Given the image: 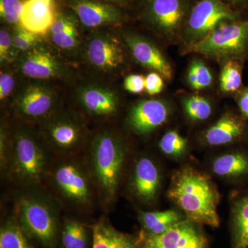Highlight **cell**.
<instances>
[{"instance_id":"6da1fadb","label":"cell","mask_w":248,"mask_h":248,"mask_svg":"<svg viewBox=\"0 0 248 248\" xmlns=\"http://www.w3.org/2000/svg\"><path fill=\"white\" fill-rule=\"evenodd\" d=\"M168 197L182 209L187 219L198 225L219 226V194L203 173L188 166L179 170L173 175Z\"/></svg>"},{"instance_id":"7a4b0ae2","label":"cell","mask_w":248,"mask_h":248,"mask_svg":"<svg viewBox=\"0 0 248 248\" xmlns=\"http://www.w3.org/2000/svg\"><path fill=\"white\" fill-rule=\"evenodd\" d=\"M125 146L115 134H97L90 143L87 167L101 197L108 203L115 199L125 160Z\"/></svg>"},{"instance_id":"3957f363","label":"cell","mask_w":248,"mask_h":248,"mask_svg":"<svg viewBox=\"0 0 248 248\" xmlns=\"http://www.w3.org/2000/svg\"><path fill=\"white\" fill-rule=\"evenodd\" d=\"M15 217L31 241L44 248H57L61 226L53 202L39 192L19 195L15 205Z\"/></svg>"},{"instance_id":"277c9868","label":"cell","mask_w":248,"mask_h":248,"mask_svg":"<svg viewBox=\"0 0 248 248\" xmlns=\"http://www.w3.org/2000/svg\"><path fill=\"white\" fill-rule=\"evenodd\" d=\"M45 143L40 135L28 128H18L11 139L6 170L20 185L34 187L45 179L48 171Z\"/></svg>"},{"instance_id":"5b68a950","label":"cell","mask_w":248,"mask_h":248,"mask_svg":"<svg viewBox=\"0 0 248 248\" xmlns=\"http://www.w3.org/2000/svg\"><path fill=\"white\" fill-rule=\"evenodd\" d=\"M185 49L214 60H242L248 54V19L223 23Z\"/></svg>"},{"instance_id":"8992f818","label":"cell","mask_w":248,"mask_h":248,"mask_svg":"<svg viewBox=\"0 0 248 248\" xmlns=\"http://www.w3.org/2000/svg\"><path fill=\"white\" fill-rule=\"evenodd\" d=\"M50 180L64 202L80 209L91 206L94 183L88 167L79 161L69 159L59 161L50 170Z\"/></svg>"},{"instance_id":"52a82bcc","label":"cell","mask_w":248,"mask_h":248,"mask_svg":"<svg viewBox=\"0 0 248 248\" xmlns=\"http://www.w3.org/2000/svg\"><path fill=\"white\" fill-rule=\"evenodd\" d=\"M239 19V11L223 0H200L192 6L184 24L186 44L198 42L223 23Z\"/></svg>"},{"instance_id":"ba28073f","label":"cell","mask_w":248,"mask_h":248,"mask_svg":"<svg viewBox=\"0 0 248 248\" xmlns=\"http://www.w3.org/2000/svg\"><path fill=\"white\" fill-rule=\"evenodd\" d=\"M41 138L59 155L76 153L84 143L86 128L81 119L71 113L55 114L44 122Z\"/></svg>"},{"instance_id":"9c48e42d","label":"cell","mask_w":248,"mask_h":248,"mask_svg":"<svg viewBox=\"0 0 248 248\" xmlns=\"http://www.w3.org/2000/svg\"><path fill=\"white\" fill-rule=\"evenodd\" d=\"M191 9L190 0H139V16L166 36L184 27Z\"/></svg>"},{"instance_id":"30bf717a","label":"cell","mask_w":248,"mask_h":248,"mask_svg":"<svg viewBox=\"0 0 248 248\" xmlns=\"http://www.w3.org/2000/svg\"><path fill=\"white\" fill-rule=\"evenodd\" d=\"M197 223L184 219L160 234L143 230L135 239L137 248H210L208 240Z\"/></svg>"},{"instance_id":"8fae6325","label":"cell","mask_w":248,"mask_h":248,"mask_svg":"<svg viewBox=\"0 0 248 248\" xmlns=\"http://www.w3.org/2000/svg\"><path fill=\"white\" fill-rule=\"evenodd\" d=\"M61 5L71 10L88 29L118 27L128 19L125 9L102 0H61Z\"/></svg>"},{"instance_id":"7c38bea8","label":"cell","mask_w":248,"mask_h":248,"mask_svg":"<svg viewBox=\"0 0 248 248\" xmlns=\"http://www.w3.org/2000/svg\"><path fill=\"white\" fill-rule=\"evenodd\" d=\"M58 105V96L53 89L42 84L28 85L13 103L15 113L26 121H45Z\"/></svg>"},{"instance_id":"4fadbf2b","label":"cell","mask_w":248,"mask_h":248,"mask_svg":"<svg viewBox=\"0 0 248 248\" xmlns=\"http://www.w3.org/2000/svg\"><path fill=\"white\" fill-rule=\"evenodd\" d=\"M86 47V59L94 69L112 73L123 66L125 54L120 41L107 31H97L90 36Z\"/></svg>"},{"instance_id":"5bb4252c","label":"cell","mask_w":248,"mask_h":248,"mask_svg":"<svg viewBox=\"0 0 248 248\" xmlns=\"http://www.w3.org/2000/svg\"><path fill=\"white\" fill-rule=\"evenodd\" d=\"M16 60L19 71L31 79H53L64 73L63 66L59 59L48 49L40 45L21 53Z\"/></svg>"},{"instance_id":"9a60e30c","label":"cell","mask_w":248,"mask_h":248,"mask_svg":"<svg viewBox=\"0 0 248 248\" xmlns=\"http://www.w3.org/2000/svg\"><path fill=\"white\" fill-rule=\"evenodd\" d=\"M170 110L164 101L145 99L134 105L127 117L128 126L140 135H147L166 123Z\"/></svg>"},{"instance_id":"2e32d148","label":"cell","mask_w":248,"mask_h":248,"mask_svg":"<svg viewBox=\"0 0 248 248\" xmlns=\"http://www.w3.org/2000/svg\"><path fill=\"white\" fill-rule=\"evenodd\" d=\"M123 37L125 45L138 63L156 71L166 79L172 78V67L156 46L133 32H125Z\"/></svg>"},{"instance_id":"e0dca14e","label":"cell","mask_w":248,"mask_h":248,"mask_svg":"<svg viewBox=\"0 0 248 248\" xmlns=\"http://www.w3.org/2000/svg\"><path fill=\"white\" fill-rule=\"evenodd\" d=\"M161 184V174L154 161L142 156L134 166L130 188L133 195L144 203H152L156 199Z\"/></svg>"},{"instance_id":"ac0fdd59","label":"cell","mask_w":248,"mask_h":248,"mask_svg":"<svg viewBox=\"0 0 248 248\" xmlns=\"http://www.w3.org/2000/svg\"><path fill=\"white\" fill-rule=\"evenodd\" d=\"M81 107L89 115L106 117L118 110L120 101L115 91L98 85H85L78 93Z\"/></svg>"},{"instance_id":"d6986e66","label":"cell","mask_w":248,"mask_h":248,"mask_svg":"<svg viewBox=\"0 0 248 248\" xmlns=\"http://www.w3.org/2000/svg\"><path fill=\"white\" fill-rule=\"evenodd\" d=\"M58 6L57 1L24 0L19 26L40 37L46 35L55 22Z\"/></svg>"},{"instance_id":"ffe728a7","label":"cell","mask_w":248,"mask_h":248,"mask_svg":"<svg viewBox=\"0 0 248 248\" xmlns=\"http://www.w3.org/2000/svg\"><path fill=\"white\" fill-rule=\"evenodd\" d=\"M245 120L231 113L222 116L204 133V142L209 146H220L242 141L248 133Z\"/></svg>"},{"instance_id":"44dd1931","label":"cell","mask_w":248,"mask_h":248,"mask_svg":"<svg viewBox=\"0 0 248 248\" xmlns=\"http://www.w3.org/2000/svg\"><path fill=\"white\" fill-rule=\"evenodd\" d=\"M80 22L71 10L60 4L56 18L49 31L54 45L64 50H73L79 45Z\"/></svg>"},{"instance_id":"7402d4cb","label":"cell","mask_w":248,"mask_h":248,"mask_svg":"<svg viewBox=\"0 0 248 248\" xmlns=\"http://www.w3.org/2000/svg\"><path fill=\"white\" fill-rule=\"evenodd\" d=\"M217 176L239 179L248 176V153L236 151L218 156L212 166Z\"/></svg>"},{"instance_id":"603a6c76","label":"cell","mask_w":248,"mask_h":248,"mask_svg":"<svg viewBox=\"0 0 248 248\" xmlns=\"http://www.w3.org/2000/svg\"><path fill=\"white\" fill-rule=\"evenodd\" d=\"M232 248H248V194L236 199L232 205Z\"/></svg>"},{"instance_id":"cb8c5ba5","label":"cell","mask_w":248,"mask_h":248,"mask_svg":"<svg viewBox=\"0 0 248 248\" xmlns=\"http://www.w3.org/2000/svg\"><path fill=\"white\" fill-rule=\"evenodd\" d=\"M138 218L143 231L152 234H162L178 222L184 220L180 214L172 210L162 212H140Z\"/></svg>"},{"instance_id":"d4e9b609","label":"cell","mask_w":248,"mask_h":248,"mask_svg":"<svg viewBox=\"0 0 248 248\" xmlns=\"http://www.w3.org/2000/svg\"><path fill=\"white\" fill-rule=\"evenodd\" d=\"M92 232V248H122L131 238L115 231L104 220L96 223Z\"/></svg>"},{"instance_id":"484cf974","label":"cell","mask_w":248,"mask_h":248,"mask_svg":"<svg viewBox=\"0 0 248 248\" xmlns=\"http://www.w3.org/2000/svg\"><path fill=\"white\" fill-rule=\"evenodd\" d=\"M60 241L63 248H87L89 231L80 222L65 218L60 230Z\"/></svg>"},{"instance_id":"4316f807","label":"cell","mask_w":248,"mask_h":248,"mask_svg":"<svg viewBox=\"0 0 248 248\" xmlns=\"http://www.w3.org/2000/svg\"><path fill=\"white\" fill-rule=\"evenodd\" d=\"M31 241L16 217L8 218L1 226L0 248H33Z\"/></svg>"},{"instance_id":"83f0119b","label":"cell","mask_w":248,"mask_h":248,"mask_svg":"<svg viewBox=\"0 0 248 248\" xmlns=\"http://www.w3.org/2000/svg\"><path fill=\"white\" fill-rule=\"evenodd\" d=\"M242 86V64L241 60H228L223 65L220 76L222 92L233 93L240 91Z\"/></svg>"},{"instance_id":"f1b7e54d","label":"cell","mask_w":248,"mask_h":248,"mask_svg":"<svg viewBox=\"0 0 248 248\" xmlns=\"http://www.w3.org/2000/svg\"><path fill=\"white\" fill-rule=\"evenodd\" d=\"M187 82L192 89L201 91L213 83V75L204 62L195 60L191 63L187 72Z\"/></svg>"},{"instance_id":"f546056e","label":"cell","mask_w":248,"mask_h":248,"mask_svg":"<svg viewBox=\"0 0 248 248\" xmlns=\"http://www.w3.org/2000/svg\"><path fill=\"white\" fill-rule=\"evenodd\" d=\"M187 117L194 121L208 120L212 114L210 103L202 96L193 95L186 97L183 102Z\"/></svg>"},{"instance_id":"4dcf8cb0","label":"cell","mask_w":248,"mask_h":248,"mask_svg":"<svg viewBox=\"0 0 248 248\" xmlns=\"http://www.w3.org/2000/svg\"><path fill=\"white\" fill-rule=\"evenodd\" d=\"M186 139L175 130H170L161 138L159 148L164 154L172 157H178L185 153L187 149Z\"/></svg>"},{"instance_id":"1f68e13d","label":"cell","mask_w":248,"mask_h":248,"mask_svg":"<svg viewBox=\"0 0 248 248\" xmlns=\"http://www.w3.org/2000/svg\"><path fill=\"white\" fill-rule=\"evenodd\" d=\"M23 0H0V17L7 26H19L24 9Z\"/></svg>"},{"instance_id":"d6a6232c","label":"cell","mask_w":248,"mask_h":248,"mask_svg":"<svg viewBox=\"0 0 248 248\" xmlns=\"http://www.w3.org/2000/svg\"><path fill=\"white\" fill-rule=\"evenodd\" d=\"M12 38L15 48L19 54L25 53L39 46L40 36L23 29L20 26L14 28Z\"/></svg>"},{"instance_id":"836d02e7","label":"cell","mask_w":248,"mask_h":248,"mask_svg":"<svg viewBox=\"0 0 248 248\" xmlns=\"http://www.w3.org/2000/svg\"><path fill=\"white\" fill-rule=\"evenodd\" d=\"M19 52L15 48L12 31L9 28L2 27L0 30V62L1 66L9 64L17 60Z\"/></svg>"},{"instance_id":"e575fe53","label":"cell","mask_w":248,"mask_h":248,"mask_svg":"<svg viewBox=\"0 0 248 248\" xmlns=\"http://www.w3.org/2000/svg\"><path fill=\"white\" fill-rule=\"evenodd\" d=\"M16 86L14 76L9 71H1L0 73V99L4 100L12 94Z\"/></svg>"},{"instance_id":"d590c367","label":"cell","mask_w":248,"mask_h":248,"mask_svg":"<svg viewBox=\"0 0 248 248\" xmlns=\"http://www.w3.org/2000/svg\"><path fill=\"white\" fill-rule=\"evenodd\" d=\"M124 89L133 94H140L146 89V78L141 75H130L124 79Z\"/></svg>"},{"instance_id":"8d00e7d4","label":"cell","mask_w":248,"mask_h":248,"mask_svg":"<svg viewBox=\"0 0 248 248\" xmlns=\"http://www.w3.org/2000/svg\"><path fill=\"white\" fill-rule=\"evenodd\" d=\"M162 76L156 72L149 73L146 77V91L150 95L159 94L164 89Z\"/></svg>"},{"instance_id":"74e56055","label":"cell","mask_w":248,"mask_h":248,"mask_svg":"<svg viewBox=\"0 0 248 248\" xmlns=\"http://www.w3.org/2000/svg\"><path fill=\"white\" fill-rule=\"evenodd\" d=\"M236 101L243 118L248 120V88L240 91Z\"/></svg>"},{"instance_id":"f35d334b","label":"cell","mask_w":248,"mask_h":248,"mask_svg":"<svg viewBox=\"0 0 248 248\" xmlns=\"http://www.w3.org/2000/svg\"><path fill=\"white\" fill-rule=\"evenodd\" d=\"M226 1L232 9H242L248 6V0H226Z\"/></svg>"},{"instance_id":"ab89813d","label":"cell","mask_w":248,"mask_h":248,"mask_svg":"<svg viewBox=\"0 0 248 248\" xmlns=\"http://www.w3.org/2000/svg\"><path fill=\"white\" fill-rule=\"evenodd\" d=\"M103 1L108 3V4L115 5L119 7L125 9L127 6L133 4L135 0H102Z\"/></svg>"},{"instance_id":"60d3db41","label":"cell","mask_w":248,"mask_h":248,"mask_svg":"<svg viewBox=\"0 0 248 248\" xmlns=\"http://www.w3.org/2000/svg\"><path fill=\"white\" fill-rule=\"evenodd\" d=\"M122 248H137L136 245H135V239L130 238L128 242L124 245V247Z\"/></svg>"},{"instance_id":"b9f144b4","label":"cell","mask_w":248,"mask_h":248,"mask_svg":"<svg viewBox=\"0 0 248 248\" xmlns=\"http://www.w3.org/2000/svg\"><path fill=\"white\" fill-rule=\"evenodd\" d=\"M36 1H48V2H55L57 0H36Z\"/></svg>"}]
</instances>
